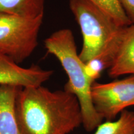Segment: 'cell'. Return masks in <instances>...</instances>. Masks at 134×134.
Returning a JSON list of instances; mask_svg holds the SVG:
<instances>
[{"mask_svg": "<svg viewBox=\"0 0 134 134\" xmlns=\"http://www.w3.org/2000/svg\"><path fill=\"white\" fill-rule=\"evenodd\" d=\"M16 114L21 134H70L83 124L74 94L42 85L19 88Z\"/></svg>", "mask_w": 134, "mask_h": 134, "instance_id": "6da1fadb", "label": "cell"}, {"mask_svg": "<svg viewBox=\"0 0 134 134\" xmlns=\"http://www.w3.org/2000/svg\"><path fill=\"white\" fill-rule=\"evenodd\" d=\"M69 6L83 37L79 57L89 78L96 81L111 65L125 27L88 0H70Z\"/></svg>", "mask_w": 134, "mask_h": 134, "instance_id": "7a4b0ae2", "label": "cell"}, {"mask_svg": "<svg viewBox=\"0 0 134 134\" xmlns=\"http://www.w3.org/2000/svg\"><path fill=\"white\" fill-rule=\"evenodd\" d=\"M47 52L55 56L66 72L68 81L64 90L76 97L81 108L83 125L87 132L96 129L103 122L94 108L91 96L93 82L86 74L85 63L80 59L73 32L69 29L55 31L44 41Z\"/></svg>", "mask_w": 134, "mask_h": 134, "instance_id": "3957f363", "label": "cell"}, {"mask_svg": "<svg viewBox=\"0 0 134 134\" xmlns=\"http://www.w3.org/2000/svg\"><path fill=\"white\" fill-rule=\"evenodd\" d=\"M43 19L0 13V53L18 64L29 58L37 47Z\"/></svg>", "mask_w": 134, "mask_h": 134, "instance_id": "277c9868", "label": "cell"}, {"mask_svg": "<svg viewBox=\"0 0 134 134\" xmlns=\"http://www.w3.org/2000/svg\"><path fill=\"white\" fill-rule=\"evenodd\" d=\"M91 96L94 108L103 120H114L125 109L134 105V75L107 83L94 81Z\"/></svg>", "mask_w": 134, "mask_h": 134, "instance_id": "5b68a950", "label": "cell"}, {"mask_svg": "<svg viewBox=\"0 0 134 134\" xmlns=\"http://www.w3.org/2000/svg\"><path fill=\"white\" fill-rule=\"evenodd\" d=\"M53 73L52 70H43L36 65L22 67L0 53V85H12L23 88L41 86Z\"/></svg>", "mask_w": 134, "mask_h": 134, "instance_id": "8992f818", "label": "cell"}, {"mask_svg": "<svg viewBox=\"0 0 134 134\" xmlns=\"http://www.w3.org/2000/svg\"><path fill=\"white\" fill-rule=\"evenodd\" d=\"M108 73L111 78L134 75V24L125 27Z\"/></svg>", "mask_w": 134, "mask_h": 134, "instance_id": "52a82bcc", "label": "cell"}, {"mask_svg": "<svg viewBox=\"0 0 134 134\" xmlns=\"http://www.w3.org/2000/svg\"><path fill=\"white\" fill-rule=\"evenodd\" d=\"M21 87L0 85V134H21L16 114V100Z\"/></svg>", "mask_w": 134, "mask_h": 134, "instance_id": "ba28073f", "label": "cell"}, {"mask_svg": "<svg viewBox=\"0 0 134 134\" xmlns=\"http://www.w3.org/2000/svg\"><path fill=\"white\" fill-rule=\"evenodd\" d=\"M46 0H0V13L35 18L43 16Z\"/></svg>", "mask_w": 134, "mask_h": 134, "instance_id": "9c48e42d", "label": "cell"}, {"mask_svg": "<svg viewBox=\"0 0 134 134\" xmlns=\"http://www.w3.org/2000/svg\"><path fill=\"white\" fill-rule=\"evenodd\" d=\"M94 134H134V112L124 110L117 119L102 122Z\"/></svg>", "mask_w": 134, "mask_h": 134, "instance_id": "30bf717a", "label": "cell"}, {"mask_svg": "<svg viewBox=\"0 0 134 134\" xmlns=\"http://www.w3.org/2000/svg\"><path fill=\"white\" fill-rule=\"evenodd\" d=\"M110 15L119 26L132 25L122 8L119 0H88Z\"/></svg>", "mask_w": 134, "mask_h": 134, "instance_id": "8fae6325", "label": "cell"}, {"mask_svg": "<svg viewBox=\"0 0 134 134\" xmlns=\"http://www.w3.org/2000/svg\"><path fill=\"white\" fill-rule=\"evenodd\" d=\"M124 11L132 24H134V0H119Z\"/></svg>", "mask_w": 134, "mask_h": 134, "instance_id": "7c38bea8", "label": "cell"}]
</instances>
